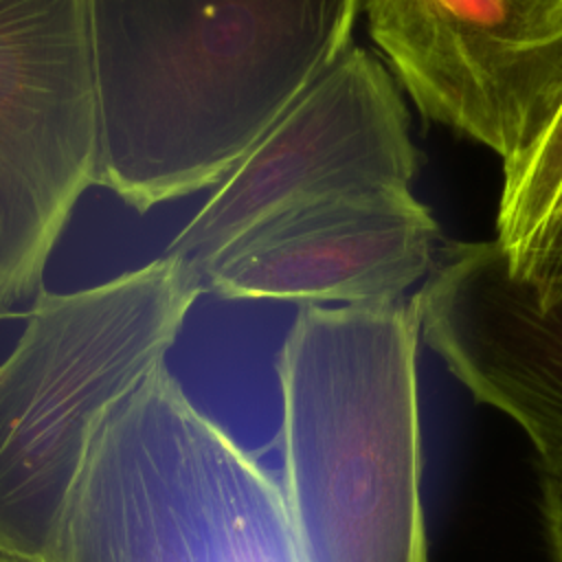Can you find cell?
Listing matches in <instances>:
<instances>
[{"label": "cell", "mask_w": 562, "mask_h": 562, "mask_svg": "<svg viewBox=\"0 0 562 562\" xmlns=\"http://www.w3.org/2000/svg\"><path fill=\"white\" fill-rule=\"evenodd\" d=\"M424 342L481 404L562 465V301L540 303L492 241L450 244L413 294Z\"/></svg>", "instance_id": "9"}, {"label": "cell", "mask_w": 562, "mask_h": 562, "mask_svg": "<svg viewBox=\"0 0 562 562\" xmlns=\"http://www.w3.org/2000/svg\"><path fill=\"white\" fill-rule=\"evenodd\" d=\"M496 244L540 303L562 301V103L533 145L503 165Z\"/></svg>", "instance_id": "10"}, {"label": "cell", "mask_w": 562, "mask_h": 562, "mask_svg": "<svg viewBox=\"0 0 562 562\" xmlns=\"http://www.w3.org/2000/svg\"><path fill=\"white\" fill-rule=\"evenodd\" d=\"M540 507L553 562H562V465H540Z\"/></svg>", "instance_id": "11"}, {"label": "cell", "mask_w": 562, "mask_h": 562, "mask_svg": "<svg viewBox=\"0 0 562 562\" xmlns=\"http://www.w3.org/2000/svg\"><path fill=\"white\" fill-rule=\"evenodd\" d=\"M0 562H37V560H29V558H22V555H15V553H9V551L0 549Z\"/></svg>", "instance_id": "13"}, {"label": "cell", "mask_w": 562, "mask_h": 562, "mask_svg": "<svg viewBox=\"0 0 562 562\" xmlns=\"http://www.w3.org/2000/svg\"><path fill=\"white\" fill-rule=\"evenodd\" d=\"M367 15L417 110L503 165L562 103V0H367Z\"/></svg>", "instance_id": "6"}, {"label": "cell", "mask_w": 562, "mask_h": 562, "mask_svg": "<svg viewBox=\"0 0 562 562\" xmlns=\"http://www.w3.org/2000/svg\"><path fill=\"white\" fill-rule=\"evenodd\" d=\"M86 0H0V283L40 292L72 206L94 184Z\"/></svg>", "instance_id": "5"}, {"label": "cell", "mask_w": 562, "mask_h": 562, "mask_svg": "<svg viewBox=\"0 0 562 562\" xmlns=\"http://www.w3.org/2000/svg\"><path fill=\"white\" fill-rule=\"evenodd\" d=\"M204 290L176 255L77 292L40 290L0 364V549L48 562L101 415L165 367Z\"/></svg>", "instance_id": "3"}, {"label": "cell", "mask_w": 562, "mask_h": 562, "mask_svg": "<svg viewBox=\"0 0 562 562\" xmlns=\"http://www.w3.org/2000/svg\"><path fill=\"white\" fill-rule=\"evenodd\" d=\"M437 239L435 217L408 187L349 189L246 228L200 279L220 299L393 301L430 274Z\"/></svg>", "instance_id": "8"}, {"label": "cell", "mask_w": 562, "mask_h": 562, "mask_svg": "<svg viewBox=\"0 0 562 562\" xmlns=\"http://www.w3.org/2000/svg\"><path fill=\"white\" fill-rule=\"evenodd\" d=\"M419 167L408 114L386 68L349 46L215 187L162 255L198 274L237 235L307 200L404 184Z\"/></svg>", "instance_id": "7"}, {"label": "cell", "mask_w": 562, "mask_h": 562, "mask_svg": "<svg viewBox=\"0 0 562 562\" xmlns=\"http://www.w3.org/2000/svg\"><path fill=\"white\" fill-rule=\"evenodd\" d=\"M11 307H13V305L7 301L4 290H2V283H0V321H2V318H7V316L11 314Z\"/></svg>", "instance_id": "12"}, {"label": "cell", "mask_w": 562, "mask_h": 562, "mask_svg": "<svg viewBox=\"0 0 562 562\" xmlns=\"http://www.w3.org/2000/svg\"><path fill=\"white\" fill-rule=\"evenodd\" d=\"M48 562H301L281 485L167 371L101 415Z\"/></svg>", "instance_id": "4"}, {"label": "cell", "mask_w": 562, "mask_h": 562, "mask_svg": "<svg viewBox=\"0 0 562 562\" xmlns=\"http://www.w3.org/2000/svg\"><path fill=\"white\" fill-rule=\"evenodd\" d=\"M362 0H86L94 184L138 213L217 187L351 46Z\"/></svg>", "instance_id": "1"}, {"label": "cell", "mask_w": 562, "mask_h": 562, "mask_svg": "<svg viewBox=\"0 0 562 562\" xmlns=\"http://www.w3.org/2000/svg\"><path fill=\"white\" fill-rule=\"evenodd\" d=\"M419 338L413 296L299 310L277 373L301 562H428Z\"/></svg>", "instance_id": "2"}]
</instances>
